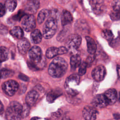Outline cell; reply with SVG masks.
<instances>
[{"label": "cell", "instance_id": "9a60e30c", "mask_svg": "<svg viewBox=\"0 0 120 120\" xmlns=\"http://www.w3.org/2000/svg\"><path fill=\"white\" fill-rule=\"evenodd\" d=\"M108 105H113L118 99L117 92L114 89H110L104 94Z\"/></svg>", "mask_w": 120, "mask_h": 120}, {"label": "cell", "instance_id": "ab89813d", "mask_svg": "<svg viewBox=\"0 0 120 120\" xmlns=\"http://www.w3.org/2000/svg\"><path fill=\"white\" fill-rule=\"evenodd\" d=\"M63 120H70L69 118H68V117H65Z\"/></svg>", "mask_w": 120, "mask_h": 120}, {"label": "cell", "instance_id": "60d3db41", "mask_svg": "<svg viewBox=\"0 0 120 120\" xmlns=\"http://www.w3.org/2000/svg\"><path fill=\"white\" fill-rule=\"evenodd\" d=\"M119 101H120V92H119Z\"/></svg>", "mask_w": 120, "mask_h": 120}, {"label": "cell", "instance_id": "8992f818", "mask_svg": "<svg viewBox=\"0 0 120 120\" xmlns=\"http://www.w3.org/2000/svg\"><path fill=\"white\" fill-rule=\"evenodd\" d=\"M19 84L18 82L13 80H9L5 82L2 85V89L4 93L9 96H13L18 90Z\"/></svg>", "mask_w": 120, "mask_h": 120}, {"label": "cell", "instance_id": "9c48e42d", "mask_svg": "<svg viewBox=\"0 0 120 120\" xmlns=\"http://www.w3.org/2000/svg\"><path fill=\"white\" fill-rule=\"evenodd\" d=\"M40 7V2L38 0H29L26 3L24 12L26 15H33L37 12Z\"/></svg>", "mask_w": 120, "mask_h": 120}, {"label": "cell", "instance_id": "e575fe53", "mask_svg": "<svg viewBox=\"0 0 120 120\" xmlns=\"http://www.w3.org/2000/svg\"><path fill=\"white\" fill-rule=\"evenodd\" d=\"M6 8L5 6L0 3V17L3 16L6 13Z\"/></svg>", "mask_w": 120, "mask_h": 120}, {"label": "cell", "instance_id": "3957f363", "mask_svg": "<svg viewBox=\"0 0 120 120\" xmlns=\"http://www.w3.org/2000/svg\"><path fill=\"white\" fill-rule=\"evenodd\" d=\"M50 16L45 21L43 28V36L46 39L52 38L55 34L58 27L57 18Z\"/></svg>", "mask_w": 120, "mask_h": 120}, {"label": "cell", "instance_id": "74e56055", "mask_svg": "<svg viewBox=\"0 0 120 120\" xmlns=\"http://www.w3.org/2000/svg\"><path fill=\"white\" fill-rule=\"evenodd\" d=\"M4 110V107L2 103L0 101V114H2Z\"/></svg>", "mask_w": 120, "mask_h": 120}, {"label": "cell", "instance_id": "cb8c5ba5", "mask_svg": "<svg viewBox=\"0 0 120 120\" xmlns=\"http://www.w3.org/2000/svg\"><path fill=\"white\" fill-rule=\"evenodd\" d=\"M81 63V59L78 54H73L70 58V66L72 69L75 70L79 67Z\"/></svg>", "mask_w": 120, "mask_h": 120}, {"label": "cell", "instance_id": "603a6c76", "mask_svg": "<svg viewBox=\"0 0 120 120\" xmlns=\"http://www.w3.org/2000/svg\"><path fill=\"white\" fill-rule=\"evenodd\" d=\"M10 34L15 38L21 39L23 36V31L22 28L19 26H15L10 30Z\"/></svg>", "mask_w": 120, "mask_h": 120}, {"label": "cell", "instance_id": "e0dca14e", "mask_svg": "<svg viewBox=\"0 0 120 120\" xmlns=\"http://www.w3.org/2000/svg\"><path fill=\"white\" fill-rule=\"evenodd\" d=\"M38 97L39 94L36 90H32L29 91L26 96V104L30 106L33 105L37 102Z\"/></svg>", "mask_w": 120, "mask_h": 120}, {"label": "cell", "instance_id": "7c38bea8", "mask_svg": "<svg viewBox=\"0 0 120 120\" xmlns=\"http://www.w3.org/2000/svg\"><path fill=\"white\" fill-rule=\"evenodd\" d=\"M98 114V111L93 106H86L82 111V115L85 120H95Z\"/></svg>", "mask_w": 120, "mask_h": 120}, {"label": "cell", "instance_id": "7402d4cb", "mask_svg": "<svg viewBox=\"0 0 120 120\" xmlns=\"http://www.w3.org/2000/svg\"><path fill=\"white\" fill-rule=\"evenodd\" d=\"M62 92L60 90H53L50 91L46 96V100L49 103L53 102L57 98L61 96Z\"/></svg>", "mask_w": 120, "mask_h": 120}, {"label": "cell", "instance_id": "8d00e7d4", "mask_svg": "<svg viewBox=\"0 0 120 120\" xmlns=\"http://www.w3.org/2000/svg\"><path fill=\"white\" fill-rule=\"evenodd\" d=\"M117 72L118 79L120 80V65H117Z\"/></svg>", "mask_w": 120, "mask_h": 120}, {"label": "cell", "instance_id": "5bb4252c", "mask_svg": "<svg viewBox=\"0 0 120 120\" xmlns=\"http://www.w3.org/2000/svg\"><path fill=\"white\" fill-rule=\"evenodd\" d=\"M30 44L29 41L26 38H22L19 39L17 43V48L22 54H26L30 49Z\"/></svg>", "mask_w": 120, "mask_h": 120}, {"label": "cell", "instance_id": "4dcf8cb0", "mask_svg": "<svg viewBox=\"0 0 120 120\" xmlns=\"http://www.w3.org/2000/svg\"><path fill=\"white\" fill-rule=\"evenodd\" d=\"M87 67L88 65L86 62L84 61L81 63L80 65L79 66V68L78 70L79 75H83L85 74Z\"/></svg>", "mask_w": 120, "mask_h": 120}, {"label": "cell", "instance_id": "ac0fdd59", "mask_svg": "<svg viewBox=\"0 0 120 120\" xmlns=\"http://www.w3.org/2000/svg\"><path fill=\"white\" fill-rule=\"evenodd\" d=\"M75 28L76 31L82 34H87L89 32V27L84 20L78 21L75 24Z\"/></svg>", "mask_w": 120, "mask_h": 120}, {"label": "cell", "instance_id": "ffe728a7", "mask_svg": "<svg viewBox=\"0 0 120 120\" xmlns=\"http://www.w3.org/2000/svg\"><path fill=\"white\" fill-rule=\"evenodd\" d=\"M42 36L40 31L38 29H35L30 34V40L33 43L38 44L41 41Z\"/></svg>", "mask_w": 120, "mask_h": 120}, {"label": "cell", "instance_id": "30bf717a", "mask_svg": "<svg viewBox=\"0 0 120 120\" xmlns=\"http://www.w3.org/2000/svg\"><path fill=\"white\" fill-rule=\"evenodd\" d=\"M68 49L64 46H60L58 48L56 47H51L47 49L46 51V57L49 59L53 58L58 55H61L66 53L68 52Z\"/></svg>", "mask_w": 120, "mask_h": 120}, {"label": "cell", "instance_id": "d590c367", "mask_svg": "<svg viewBox=\"0 0 120 120\" xmlns=\"http://www.w3.org/2000/svg\"><path fill=\"white\" fill-rule=\"evenodd\" d=\"M18 77H19V78L20 79H21V80H23L24 81H28L29 80V77L27 76H26L25 75H24V74H20L19 75Z\"/></svg>", "mask_w": 120, "mask_h": 120}, {"label": "cell", "instance_id": "d6a6232c", "mask_svg": "<svg viewBox=\"0 0 120 120\" xmlns=\"http://www.w3.org/2000/svg\"><path fill=\"white\" fill-rule=\"evenodd\" d=\"M113 10L120 9V0H113L112 3Z\"/></svg>", "mask_w": 120, "mask_h": 120}, {"label": "cell", "instance_id": "ba28073f", "mask_svg": "<svg viewBox=\"0 0 120 120\" xmlns=\"http://www.w3.org/2000/svg\"><path fill=\"white\" fill-rule=\"evenodd\" d=\"M82 38L78 34H73L70 35L67 40V45L68 48L71 50H77L81 45Z\"/></svg>", "mask_w": 120, "mask_h": 120}, {"label": "cell", "instance_id": "f546056e", "mask_svg": "<svg viewBox=\"0 0 120 120\" xmlns=\"http://www.w3.org/2000/svg\"><path fill=\"white\" fill-rule=\"evenodd\" d=\"M30 106L27 104H25L22 105V112H21V117L25 118L27 117L30 112Z\"/></svg>", "mask_w": 120, "mask_h": 120}, {"label": "cell", "instance_id": "5b68a950", "mask_svg": "<svg viewBox=\"0 0 120 120\" xmlns=\"http://www.w3.org/2000/svg\"><path fill=\"white\" fill-rule=\"evenodd\" d=\"M80 82V75L77 74H72L68 77L65 82V88L67 92L71 96H76L79 92L75 88L79 85Z\"/></svg>", "mask_w": 120, "mask_h": 120}, {"label": "cell", "instance_id": "4316f807", "mask_svg": "<svg viewBox=\"0 0 120 120\" xmlns=\"http://www.w3.org/2000/svg\"><path fill=\"white\" fill-rule=\"evenodd\" d=\"M14 72L10 69L3 68L0 70V79H5L13 75Z\"/></svg>", "mask_w": 120, "mask_h": 120}, {"label": "cell", "instance_id": "d4e9b609", "mask_svg": "<svg viewBox=\"0 0 120 120\" xmlns=\"http://www.w3.org/2000/svg\"><path fill=\"white\" fill-rule=\"evenodd\" d=\"M50 14V11L44 9L41 10L38 13L37 17V22L39 24L42 23L45 20L48 16H49Z\"/></svg>", "mask_w": 120, "mask_h": 120}, {"label": "cell", "instance_id": "2e32d148", "mask_svg": "<svg viewBox=\"0 0 120 120\" xmlns=\"http://www.w3.org/2000/svg\"><path fill=\"white\" fill-rule=\"evenodd\" d=\"M90 3L95 14L99 15L103 12L104 8V0H90Z\"/></svg>", "mask_w": 120, "mask_h": 120}, {"label": "cell", "instance_id": "1f68e13d", "mask_svg": "<svg viewBox=\"0 0 120 120\" xmlns=\"http://www.w3.org/2000/svg\"><path fill=\"white\" fill-rule=\"evenodd\" d=\"M102 35L104 38L108 40H111L113 37L112 33L110 30H104L102 31Z\"/></svg>", "mask_w": 120, "mask_h": 120}, {"label": "cell", "instance_id": "44dd1931", "mask_svg": "<svg viewBox=\"0 0 120 120\" xmlns=\"http://www.w3.org/2000/svg\"><path fill=\"white\" fill-rule=\"evenodd\" d=\"M72 21L73 17L71 13L68 10H63L61 16V22L62 25L63 26L66 25L71 23Z\"/></svg>", "mask_w": 120, "mask_h": 120}, {"label": "cell", "instance_id": "6da1fadb", "mask_svg": "<svg viewBox=\"0 0 120 120\" xmlns=\"http://www.w3.org/2000/svg\"><path fill=\"white\" fill-rule=\"evenodd\" d=\"M29 60L28 65L31 69L40 70L44 68L46 64V60L42 55L41 48L38 46H33L28 51Z\"/></svg>", "mask_w": 120, "mask_h": 120}, {"label": "cell", "instance_id": "484cf974", "mask_svg": "<svg viewBox=\"0 0 120 120\" xmlns=\"http://www.w3.org/2000/svg\"><path fill=\"white\" fill-rule=\"evenodd\" d=\"M8 50L5 46L0 47V60L3 62L7 60L8 58Z\"/></svg>", "mask_w": 120, "mask_h": 120}, {"label": "cell", "instance_id": "83f0119b", "mask_svg": "<svg viewBox=\"0 0 120 120\" xmlns=\"http://www.w3.org/2000/svg\"><path fill=\"white\" fill-rule=\"evenodd\" d=\"M5 6L10 12H13L17 6V1L16 0H7Z\"/></svg>", "mask_w": 120, "mask_h": 120}, {"label": "cell", "instance_id": "7a4b0ae2", "mask_svg": "<svg viewBox=\"0 0 120 120\" xmlns=\"http://www.w3.org/2000/svg\"><path fill=\"white\" fill-rule=\"evenodd\" d=\"M68 63L62 58L56 57L50 63L48 68V73L54 78L63 76L68 69Z\"/></svg>", "mask_w": 120, "mask_h": 120}, {"label": "cell", "instance_id": "f35d334b", "mask_svg": "<svg viewBox=\"0 0 120 120\" xmlns=\"http://www.w3.org/2000/svg\"><path fill=\"white\" fill-rule=\"evenodd\" d=\"M113 116H114V118L116 120H118V119H120V114H119L118 113L114 114Z\"/></svg>", "mask_w": 120, "mask_h": 120}, {"label": "cell", "instance_id": "836d02e7", "mask_svg": "<svg viewBox=\"0 0 120 120\" xmlns=\"http://www.w3.org/2000/svg\"><path fill=\"white\" fill-rule=\"evenodd\" d=\"M26 14H25V12H24V11H22V10H20L19 12H18V14L16 15H15V20H20L21 19V18H22Z\"/></svg>", "mask_w": 120, "mask_h": 120}, {"label": "cell", "instance_id": "b9f144b4", "mask_svg": "<svg viewBox=\"0 0 120 120\" xmlns=\"http://www.w3.org/2000/svg\"><path fill=\"white\" fill-rule=\"evenodd\" d=\"M1 62L0 60V66H1Z\"/></svg>", "mask_w": 120, "mask_h": 120}, {"label": "cell", "instance_id": "d6986e66", "mask_svg": "<svg viewBox=\"0 0 120 120\" xmlns=\"http://www.w3.org/2000/svg\"><path fill=\"white\" fill-rule=\"evenodd\" d=\"M85 38L87 42L88 52L90 54L93 55L97 50V45L94 39L91 38L86 36Z\"/></svg>", "mask_w": 120, "mask_h": 120}, {"label": "cell", "instance_id": "f1b7e54d", "mask_svg": "<svg viewBox=\"0 0 120 120\" xmlns=\"http://www.w3.org/2000/svg\"><path fill=\"white\" fill-rule=\"evenodd\" d=\"M111 19L113 21L120 20V9L113 10L110 15Z\"/></svg>", "mask_w": 120, "mask_h": 120}, {"label": "cell", "instance_id": "52a82bcc", "mask_svg": "<svg viewBox=\"0 0 120 120\" xmlns=\"http://www.w3.org/2000/svg\"><path fill=\"white\" fill-rule=\"evenodd\" d=\"M35 17L31 15H25L22 18V29L27 32L33 31L36 27Z\"/></svg>", "mask_w": 120, "mask_h": 120}, {"label": "cell", "instance_id": "8fae6325", "mask_svg": "<svg viewBox=\"0 0 120 120\" xmlns=\"http://www.w3.org/2000/svg\"><path fill=\"white\" fill-rule=\"evenodd\" d=\"M106 71L105 67L99 65L95 68L92 71L91 75L93 78L97 82L102 81L105 77Z\"/></svg>", "mask_w": 120, "mask_h": 120}, {"label": "cell", "instance_id": "277c9868", "mask_svg": "<svg viewBox=\"0 0 120 120\" xmlns=\"http://www.w3.org/2000/svg\"><path fill=\"white\" fill-rule=\"evenodd\" d=\"M22 108V106L18 102H11L5 113L7 120H21Z\"/></svg>", "mask_w": 120, "mask_h": 120}, {"label": "cell", "instance_id": "4fadbf2b", "mask_svg": "<svg viewBox=\"0 0 120 120\" xmlns=\"http://www.w3.org/2000/svg\"><path fill=\"white\" fill-rule=\"evenodd\" d=\"M91 104L94 107L99 108L105 107L108 105L104 94H98L95 96L92 100Z\"/></svg>", "mask_w": 120, "mask_h": 120}]
</instances>
